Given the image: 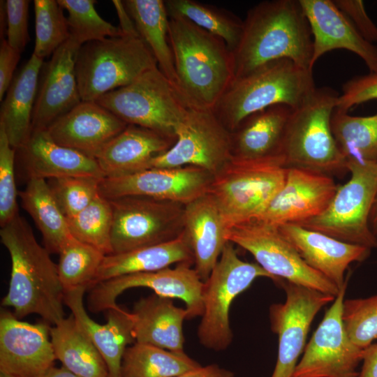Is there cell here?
I'll return each instance as SVG.
<instances>
[{"label":"cell","mask_w":377,"mask_h":377,"mask_svg":"<svg viewBox=\"0 0 377 377\" xmlns=\"http://www.w3.org/2000/svg\"><path fill=\"white\" fill-rule=\"evenodd\" d=\"M374 99H377V73H369L356 76L343 85L336 109L348 112L355 105Z\"/></svg>","instance_id":"cell-46"},{"label":"cell","mask_w":377,"mask_h":377,"mask_svg":"<svg viewBox=\"0 0 377 377\" xmlns=\"http://www.w3.org/2000/svg\"><path fill=\"white\" fill-rule=\"evenodd\" d=\"M278 228L306 264L339 289L347 283L345 273L349 265L364 261L370 253L371 249L367 247L344 242L297 224H282Z\"/></svg>","instance_id":"cell-24"},{"label":"cell","mask_w":377,"mask_h":377,"mask_svg":"<svg viewBox=\"0 0 377 377\" xmlns=\"http://www.w3.org/2000/svg\"><path fill=\"white\" fill-rule=\"evenodd\" d=\"M21 52L13 48L3 38L0 45V101H2L13 80Z\"/></svg>","instance_id":"cell-48"},{"label":"cell","mask_w":377,"mask_h":377,"mask_svg":"<svg viewBox=\"0 0 377 377\" xmlns=\"http://www.w3.org/2000/svg\"><path fill=\"white\" fill-rule=\"evenodd\" d=\"M362 366L358 377H377V343L364 349Z\"/></svg>","instance_id":"cell-49"},{"label":"cell","mask_w":377,"mask_h":377,"mask_svg":"<svg viewBox=\"0 0 377 377\" xmlns=\"http://www.w3.org/2000/svg\"><path fill=\"white\" fill-rule=\"evenodd\" d=\"M175 141L150 129L128 124L95 159L105 177L127 175L149 169L153 159L171 148Z\"/></svg>","instance_id":"cell-27"},{"label":"cell","mask_w":377,"mask_h":377,"mask_svg":"<svg viewBox=\"0 0 377 377\" xmlns=\"http://www.w3.org/2000/svg\"><path fill=\"white\" fill-rule=\"evenodd\" d=\"M165 5L169 17L185 18L221 38L232 52L237 47L243 21L233 13L195 0H165Z\"/></svg>","instance_id":"cell-37"},{"label":"cell","mask_w":377,"mask_h":377,"mask_svg":"<svg viewBox=\"0 0 377 377\" xmlns=\"http://www.w3.org/2000/svg\"><path fill=\"white\" fill-rule=\"evenodd\" d=\"M312 34L300 0L264 1L251 8L243 21L232 52L235 78L283 59L312 71Z\"/></svg>","instance_id":"cell-2"},{"label":"cell","mask_w":377,"mask_h":377,"mask_svg":"<svg viewBox=\"0 0 377 377\" xmlns=\"http://www.w3.org/2000/svg\"><path fill=\"white\" fill-rule=\"evenodd\" d=\"M86 288L64 292V304L103 358L108 377H121L122 360L128 345L135 342L132 313L117 304L106 311V323L94 321L84 305Z\"/></svg>","instance_id":"cell-23"},{"label":"cell","mask_w":377,"mask_h":377,"mask_svg":"<svg viewBox=\"0 0 377 377\" xmlns=\"http://www.w3.org/2000/svg\"><path fill=\"white\" fill-rule=\"evenodd\" d=\"M313 38L312 65L327 52L344 49L377 73V45L367 41L331 0H300Z\"/></svg>","instance_id":"cell-21"},{"label":"cell","mask_w":377,"mask_h":377,"mask_svg":"<svg viewBox=\"0 0 377 377\" xmlns=\"http://www.w3.org/2000/svg\"><path fill=\"white\" fill-rule=\"evenodd\" d=\"M176 377H235L234 374L218 364L200 366Z\"/></svg>","instance_id":"cell-50"},{"label":"cell","mask_w":377,"mask_h":377,"mask_svg":"<svg viewBox=\"0 0 377 377\" xmlns=\"http://www.w3.org/2000/svg\"><path fill=\"white\" fill-rule=\"evenodd\" d=\"M51 325L29 323L4 309L0 314V371L15 377H42L56 360Z\"/></svg>","instance_id":"cell-18"},{"label":"cell","mask_w":377,"mask_h":377,"mask_svg":"<svg viewBox=\"0 0 377 377\" xmlns=\"http://www.w3.org/2000/svg\"><path fill=\"white\" fill-rule=\"evenodd\" d=\"M333 2L364 38L374 44L377 42V26L369 17L362 1L335 0Z\"/></svg>","instance_id":"cell-47"},{"label":"cell","mask_w":377,"mask_h":377,"mask_svg":"<svg viewBox=\"0 0 377 377\" xmlns=\"http://www.w3.org/2000/svg\"><path fill=\"white\" fill-rule=\"evenodd\" d=\"M369 223L372 232L377 236V193L370 212Z\"/></svg>","instance_id":"cell-53"},{"label":"cell","mask_w":377,"mask_h":377,"mask_svg":"<svg viewBox=\"0 0 377 377\" xmlns=\"http://www.w3.org/2000/svg\"><path fill=\"white\" fill-rule=\"evenodd\" d=\"M102 179L70 177L50 179L48 184L59 207L68 219L82 211L100 193Z\"/></svg>","instance_id":"cell-43"},{"label":"cell","mask_w":377,"mask_h":377,"mask_svg":"<svg viewBox=\"0 0 377 377\" xmlns=\"http://www.w3.org/2000/svg\"><path fill=\"white\" fill-rule=\"evenodd\" d=\"M42 377H80L77 375L70 371L63 366L61 367H52Z\"/></svg>","instance_id":"cell-52"},{"label":"cell","mask_w":377,"mask_h":377,"mask_svg":"<svg viewBox=\"0 0 377 377\" xmlns=\"http://www.w3.org/2000/svg\"><path fill=\"white\" fill-rule=\"evenodd\" d=\"M43 64V59L32 53L1 101L0 124L15 150L24 144L32 131L33 112Z\"/></svg>","instance_id":"cell-30"},{"label":"cell","mask_w":377,"mask_h":377,"mask_svg":"<svg viewBox=\"0 0 377 377\" xmlns=\"http://www.w3.org/2000/svg\"><path fill=\"white\" fill-rule=\"evenodd\" d=\"M291 112L292 108L286 105H275L245 118L231 132L232 156L251 161L281 158L284 134Z\"/></svg>","instance_id":"cell-29"},{"label":"cell","mask_w":377,"mask_h":377,"mask_svg":"<svg viewBox=\"0 0 377 377\" xmlns=\"http://www.w3.org/2000/svg\"><path fill=\"white\" fill-rule=\"evenodd\" d=\"M179 88L197 106L212 109L235 78L232 52L221 38L180 17H169Z\"/></svg>","instance_id":"cell-3"},{"label":"cell","mask_w":377,"mask_h":377,"mask_svg":"<svg viewBox=\"0 0 377 377\" xmlns=\"http://www.w3.org/2000/svg\"><path fill=\"white\" fill-rule=\"evenodd\" d=\"M339 95L330 88L316 87L301 105L292 109L281 151L286 167L329 175L347 170L331 126Z\"/></svg>","instance_id":"cell-5"},{"label":"cell","mask_w":377,"mask_h":377,"mask_svg":"<svg viewBox=\"0 0 377 377\" xmlns=\"http://www.w3.org/2000/svg\"><path fill=\"white\" fill-rule=\"evenodd\" d=\"M156 67L140 36L121 34L86 43L78 51L75 65L82 101H96Z\"/></svg>","instance_id":"cell-6"},{"label":"cell","mask_w":377,"mask_h":377,"mask_svg":"<svg viewBox=\"0 0 377 377\" xmlns=\"http://www.w3.org/2000/svg\"><path fill=\"white\" fill-rule=\"evenodd\" d=\"M233 245L230 242L226 244L203 284V313L197 335L202 346L215 351L226 350L232 341L229 313L234 300L258 278L278 281L257 263L240 259Z\"/></svg>","instance_id":"cell-9"},{"label":"cell","mask_w":377,"mask_h":377,"mask_svg":"<svg viewBox=\"0 0 377 377\" xmlns=\"http://www.w3.org/2000/svg\"><path fill=\"white\" fill-rule=\"evenodd\" d=\"M35 45L33 54L44 59L71 36L67 17L57 0H34Z\"/></svg>","instance_id":"cell-40"},{"label":"cell","mask_w":377,"mask_h":377,"mask_svg":"<svg viewBox=\"0 0 377 377\" xmlns=\"http://www.w3.org/2000/svg\"><path fill=\"white\" fill-rule=\"evenodd\" d=\"M213 177L193 165L152 168L127 175L103 177L99 193L108 199L144 196L186 205L209 192Z\"/></svg>","instance_id":"cell-17"},{"label":"cell","mask_w":377,"mask_h":377,"mask_svg":"<svg viewBox=\"0 0 377 377\" xmlns=\"http://www.w3.org/2000/svg\"><path fill=\"white\" fill-rule=\"evenodd\" d=\"M124 6L158 68L180 91L169 38V16L163 0H126Z\"/></svg>","instance_id":"cell-32"},{"label":"cell","mask_w":377,"mask_h":377,"mask_svg":"<svg viewBox=\"0 0 377 377\" xmlns=\"http://www.w3.org/2000/svg\"><path fill=\"white\" fill-rule=\"evenodd\" d=\"M349 180L338 186L326 209L299 225L349 244L377 247L369 219L377 193V162L347 161Z\"/></svg>","instance_id":"cell-10"},{"label":"cell","mask_w":377,"mask_h":377,"mask_svg":"<svg viewBox=\"0 0 377 377\" xmlns=\"http://www.w3.org/2000/svg\"><path fill=\"white\" fill-rule=\"evenodd\" d=\"M228 226L209 193L185 205L184 233L191 249L194 269L205 281L217 263L228 240Z\"/></svg>","instance_id":"cell-26"},{"label":"cell","mask_w":377,"mask_h":377,"mask_svg":"<svg viewBox=\"0 0 377 377\" xmlns=\"http://www.w3.org/2000/svg\"><path fill=\"white\" fill-rule=\"evenodd\" d=\"M277 283L284 289L286 300L269 307L271 329L279 339L277 360L271 377H292L314 317L336 297L283 279Z\"/></svg>","instance_id":"cell-16"},{"label":"cell","mask_w":377,"mask_h":377,"mask_svg":"<svg viewBox=\"0 0 377 377\" xmlns=\"http://www.w3.org/2000/svg\"><path fill=\"white\" fill-rule=\"evenodd\" d=\"M96 102L127 124L175 139L176 128L192 105L158 67L146 71L130 84L105 94Z\"/></svg>","instance_id":"cell-8"},{"label":"cell","mask_w":377,"mask_h":377,"mask_svg":"<svg viewBox=\"0 0 377 377\" xmlns=\"http://www.w3.org/2000/svg\"><path fill=\"white\" fill-rule=\"evenodd\" d=\"M0 377H15V376L5 372L0 371Z\"/></svg>","instance_id":"cell-54"},{"label":"cell","mask_w":377,"mask_h":377,"mask_svg":"<svg viewBox=\"0 0 377 377\" xmlns=\"http://www.w3.org/2000/svg\"><path fill=\"white\" fill-rule=\"evenodd\" d=\"M68 13L67 20L71 36L82 45L86 43L119 36V27L102 18L95 8L94 0H57Z\"/></svg>","instance_id":"cell-41"},{"label":"cell","mask_w":377,"mask_h":377,"mask_svg":"<svg viewBox=\"0 0 377 377\" xmlns=\"http://www.w3.org/2000/svg\"><path fill=\"white\" fill-rule=\"evenodd\" d=\"M131 313L135 342L184 352L186 308L175 306L171 298L154 293L136 302Z\"/></svg>","instance_id":"cell-28"},{"label":"cell","mask_w":377,"mask_h":377,"mask_svg":"<svg viewBox=\"0 0 377 377\" xmlns=\"http://www.w3.org/2000/svg\"><path fill=\"white\" fill-rule=\"evenodd\" d=\"M110 201L113 222L112 253L167 242L184 230L185 205L144 196H125Z\"/></svg>","instance_id":"cell-11"},{"label":"cell","mask_w":377,"mask_h":377,"mask_svg":"<svg viewBox=\"0 0 377 377\" xmlns=\"http://www.w3.org/2000/svg\"><path fill=\"white\" fill-rule=\"evenodd\" d=\"M176 141L150 168L193 165L216 175L232 157L231 132L212 109L191 105L175 130Z\"/></svg>","instance_id":"cell-13"},{"label":"cell","mask_w":377,"mask_h":377,"mask_svg":"<svg viewBox=\"0 0 377 377\" xmlns=\"http://www.w3.org/2000/svg\"><path fill=\"white\" fill-rule=\"evenodd\" d=\"M347 283L341 288L332 306L304 348L292 377H358L357 367L364 349L349 339L342 320Z\"/></svg>","instance_id":"cell-15"},{"label":"cell","mask_w":377,"mask_h":377,"mask_svg":"<svg viewBox=\"0 0 377 377\" xmlns=\"http://www.w3.org/2000/svg\"><path fill=\"white\" fill-rule=\"evenodd\" d=\"M286 173L279 158L251 161L232 156L214 175L208 193L230 229L261 213L282 188Z\"/></svg>","instance_id":"cell-7"},{"label":"cell","mask_w":377,"mask_h":377,"mask_svg":"<svg viewBox=\"0 0 377 377\" xmlns=\"http://www.w3.org/2000/svg\"><path fill=\"white\" fill-rule=\"evenodd\" d=\"M337 187L329 175L287 167L282 188L253 219L276 226L300 224L321 214L332 201Z\"/></svg>","instance_id":"cell-19"},{"label":"cell","mask_w":377,"mask_h":377,"mask_svg":"<svg viewBox=\"0 0 377 377\" xmlns=\"http://www.w3.org/2000/svg\"><path fill=\"white\" fill-rule=\"evenodd\" d=\"M18 195L22 207L31 216L42 235L44 247L50 253L59 254L75 237L48 182L44 179L29 178L26 188Z\"/></svg>","instance_id":"cell-34"},{"label":"cell","mask_w":377,"mask_h":377,"mask_svg":"<svg viewBox=\"0 0 377 377\" xmlns=\"http://www.w3.org/2000/svg\"><path fill=\"white\" fill-rule=\"evenodd\" d=\"M112 3L116 9L119 20V29L123 34L140 36L134 21L126 10L124 1L113 0Z\"/></svg>","instance_id":"cell-51"},{"label":"cell","mask_w":377,"mask_h":377,"mask_svg":"<svg viewBox=\"0 0 377 377\" xmlns=\"http://www.w3.org/2000/svg\"><path fill=\"white\" fill-rule=\"evenodd\" d=\"M30 1L6 0L5 12L6 22V38L16 50L22 52L29 41L28 15Z\"/></svg>","instance_id":"cell-45"},{"label":"cell","mask_w":377,"mask_h":377,"mask_svg":"<svg viewBox=\"0 0 377 377\" xmlns=\"http://www.w3.org/2000/svg\"><path fill=\"white\" fill-rule=\"evenodd\" d=\"M59 255L58 274L64 292L79 288L88 290L95 285L105 256L103 252L73 238Z\"/></svg>","instance_id":"cell-38"},{"label":"cell","mask_w":377,"mask_h":377,"mask_svg":"<svg viewBox=\"0 0 377 377\" xmlns=\"http://www.w3.org/2000/svg\"><path fill=\"white\" fill-rule=\"evenodd\" d=\"M184 263L194 264L184 231L178 237L167 242L105 256L98 269L95 285L116 277L156 271Z\"/></svg>","instance_id":"cell-31"},{"label":"cell","mask_w":377,"mask_h":377,"mask_svg":"<svg viewBox=\"0 0 377 377\" xmlns=\"http://www.w3.org/2000/svg\"><path fill=\"white\" fill-rule=\"evenodd\" d=\"M128 124L96 101H81L47 131L57 144L96 158Z\"/></svg>","instance_id":"cell-22"},{"label":"cell","mask_w":377,"mask_h":377,"mask_svg":"<svg viewBox=\"0 0 377 377\" xmlns=\"http://www.w3.org/2000/svg\"><path fill=\"white\" fill-rule=\"evenodd\" d=\"M0 237L11 260L9 286L1 306L11 308L19 319L36 314L55 325L65 318L64 291L57 265L20 214L1 228Z\"/></svg>","instance_id":"cell-1"},{"label":"cell","mask_w":377,"mask_h":377,"mask_svg":"<svg viewBox=\"0 0 377 377\" xmlns=\"http://www.w3.org/2000/svg\"><path fill=\"white\" fill-rule=\"evenodd\" d=\"M66 219L76 239L97 249L105 256L112 253L113 215L110 200L99 193L82 211Z\"/></svg>","instance_id":"cell-39"},{"label":"cell","mask_w":377,"mask_h":377,"mask_svg":"<svg viewBox=\"0 0 377 377\" xmlns=\"http://www.w3.org/2000/svg\"><path fill=\"white\" fill-rule=\"evenodd\" d=\"M81 46L71 36L45 64L34 108L32 129L47 128L82 101L75 71Z\"/></svg>","instance_id":"cell-20"},{"label":"cell","mask_w":377,"mask_h":377,"mask_svg":"<svg viewBox=\"0 0 377 377\" xmlns=\"http://www.w3.org/2000/svg\"><path fill=\"white\" fill-rule=\"evenodd\" d=\"M56 360L80 377H108L101 355L71 314L50 327Z\"/></svg>","instance_id":"cell-33"},{"label":"cell","mask_w":377,"mask_h":377,"mask_svg":"<svg viewBox=\"0 0 377 377\" xmlns=\"http://www.w3.org/2000/svg\"><path fill=\"white\" fill-rule=\"evenodd\" d=\"M16 151L29 179L105 177L94 158L57 144L47 128L32 129L27 140Z\"/></svg>","instance_id":"cell-25"},{"label":"cell","mask_w":377,"mask_h":377,"mask_svg":"<svg viewBox=\"0 0 377 377\" xmlns=\"http://www.w3.org/2000/svg\"><path fill=\"white\" fill-rule=\"evenodd\" d=\"M16 150L11 147L0 124V225L8 223L19 214L15 177Z\"/></svg>","instance_id":"cell-44"},{"label":"cell","mask_w":377,"mask_h":377,"mask_svg":"<svg viewBox=\"0 0 377 377\" xmlns=\"http://www.w3.org/2000/svg\"><path fill=\"white\" fill-rule=\"evenodd\" d=\"M228 240L249 251L277 283L283 279L334 297L340 291L305 263L276 226L251 219L232 226Z\"/></svg>","instance_id":"cell-12"},{"label":"cell","mask_w":377,"mask_h":377,"mask_svg":"<svg viewBox=\"0 0 377 377\" xmlns=\"http://www.w3.org/2000/svg\"><path fill=\"white\" fill-rule=\"evenodd\" d=\"M200 366L185 352L135 342L124 353L121 377H176Z\"/></svg>","instance_id":"cell-35"},{"label":"cell","mask_w":377,"mask_h":377,"mask_svg":"<svg viewBox=\"0 0 377 377\" xmlns=\"http://www.w3.org/2000/svg\"><path fill=\"white\" fill-rule=\"evenodd\" d=\"M316 88L312 71L287 59L274 60L234 78L212 110L232 132L245 118L268 107L297 108Z\"/></svg>","instance_id":"cell-4"},{"label":"cell","mask_w":377,"mask_h":377,"mask_svg":"<svg viewBox=\"0 0 377 377\" xmlns=\"http://www.w3.org/2000/svg\"><path fill=\"white\" fill-rule=\"evenodd\" d=\"M342 320L350 341L364 349L377 339V295L343 300Z\"/></svg>","instance_id":"cell-42"},{"label":"cell","mask_w":377,"mask_h":377,"mask_svg":"<svg viewBox=\"0 0 377 377\" xmlns=\"http://www.w3.org/2000/svg\"><path fill=\"white\" fill-rule=\"evenodd\" d=\"M331 126L346 161L377 162V113L367 117L352 116L335 108Z\"/></svg>","instance_id":"cell-36"},{"label":"cell","mask_w":377,"mask_h":377,"mask_svg":"<svg viewBox=\"0 0 377 377\" xmlns=\"http://www.w3.org/2000/svg\"><path fill=\"white\" fill-rule=\"evenodd\" d=\"M191 263H179L153 272L124 275L96 283L90 288L88 309L93 313L106 311L115 306L118 297L133 288H147L155 294L183 301L188 319L203 313L202 281Z\"/></svg>","instance_id":"cell-14"}]
</instances>
